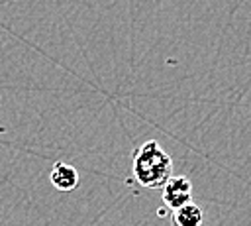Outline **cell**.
<instances>
[{
	"instance_id": "obj_3",
	"label": "cell",
	"mask_w": 251,
	"mask_h": 226,
	"mask_svg": "<svg viewBox=\"0 0 251 226\" xmlns=\"http://www.w3.org/2000/svg\"><path fill=\"white\" fill-rule=\"evenodd\" d=\"M49 181L57 191H73L78 187V171L69 163L57 161L51 167Z\"/></svg>"
},
{
	"instance_id": "obj_2",
	"label": "cell",
	"mask_w": 251,
	"mask_h": 226,
	"mask_svg": "<svg viewBox=\"0 0 251 226\" xmlns=\"http://www.w3.org/2000/svg\"><path fill=\"white\" fill-rule=\"evenodd\" d=\"M161 189H163V202L171 210H176L192 202V183L184 175H173Z\"/></svg>"
},
{
	"instance_id": "obj_1",
	"label": "cell",
	"mask_w": 251,
	"mask_h": 226,
	"mask_svg": "<svg viewBox=\"0 0 251 226\" xmlns=\"http://www.w3.org/2000/svg\"><path fill=\"white\" fill-rule=\"evenodd\" d=\"M131 173L145 189H161L173 177V159L159 141L149 140L141 143L131 159Z\"/></svg>"
},
{
	"instance_id": "obj_4",
	"label": "cell",
	"mask_w": 251,
	"mask_h": 226,
	"mask_svg": "<svg viewBox=\"0 0 251 226\" xmlns=\"http://www.w3.org/2000/svg\"><path fill=\"white\" fill-rule=\"evenodd\" d=\"M204 222V212L198 204L188 202L171 214V224L173 226H202Z\"/></svg>"
}]
</instances>
